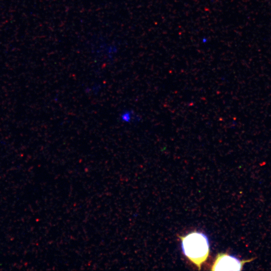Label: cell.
Here are the masks:
<instances>
[{
    "mask_svg": "<svg viewBox=\"0 0 271 271\" xmlns=\"http://www.w3.org/2000/svg\"><path fill=\"white\" fill-rule=\"evenodd\" d=\"M255 258L240 260L237 257L226 253H219L212 266V270H240L243 265Z\"/></svg>",
    "mask_w": 271,
    "mask_h": 271,
    "instance_id": "obj_2",
    "label": "cell"
},
{
    "mask_svg": "<svg viewBox=\"0 0 271 271\" xmlns=\"http://www.w3.org/2000/svg\"><path fill=\"white\" fill-rule=\"evenodd\" d=\"M180 238L184 254L200 269L209 253L207 236L203 233L194 231Z\"/></svg>",
    "mask_w": 271,
    "mask_h": 271,
    "instance_id": "obj_1",
    "label": "cell"
},
{
    "mask_svg": "<svg viewBox=\"0 0 271 271\" xmlns=\"http://www.w3.org/2000/svg\"><path fill=\"white\" fill-rule=\"evenodd\" d=\"M119 119L123 123H131L137 122L138 117L132 110L125 109L120 113Z\"/></svg>",
    "mask_w": 271,
    "mask_h": 271,
    "instance_id": "obj_3",
    "label": "cell"
}]
</instances>
